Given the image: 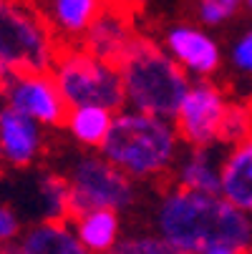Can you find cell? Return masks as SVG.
<instances>
[{
  "label": "cell",
  "mask_w": 252,
  "mask_h": 254,
  "mask_svg": "<svg viewBox=\"0 0 252 254\" xmlns=\"http://www.w3.org/2000/svg\"><path fill=\"white\" fill-rule=\"evenodd\" d=\"M18 237H20L18 216L10 206H3L0 209V239H3V244H10V239H18Z\"/></svg>",
  "instance_id": "obj_22"
},
{
  "label": "cell",
  "mask_w": 252,
  "mask_h": 254,
  "mask_svg": "<svg viewBox=\"0 0 252 254\" xmlns=\"http://www.w3.org/2000/svg\"><path fill=\"white\" fill-rule=\"evenodd\" d=\"M134 41V3L131 0H106L101 15L84 35L81 46L96 58L116 65Z\"/></svg>",
  "instance_id": "obj_9"
},
{
  "label": "cell",
  "mask_w": 252,
  "mask_h": 254,
  "mask_svg": "<svg viewBox=\"0 0 252 254\" xmlns=\"http://www.w3.org/2000/svg\"><path fill=\"white\" fill-rule=\"evenodd\" d=\"M114 111L101 106H81V108H71L66 128L74 133L76 141H81L84 146H103L106 136H109L114 126Z\"/></svg>",
  "instance_id": "obj_17"
},
{
  "label": "cell",
  "mask_w": 252,
  "mask_h": 254,
  "mask_svg": "<svg viewBox=\"0 0 252 254\" xmlns=\"http://www.w3.org/2000/svg\"><path fill=\"white\" fill-rule=\"evenodd\" d=\"M41 201L46 211V222L71 224V184L63 176L46 174L41 179Z\"/></svg>",
  "instance_id": "obj_18"
},
{
  "label": "cell",
  "mask_w": 252,
  "mask_h": 254,
  "mask_svg": "<svg viewBox=\"0 0 252 254\" xmlns=\"http://www.w3.org/2000/svg\"><path fill=\"white\" fill-rule=\"evenodd\" d=\"M247 252H250V254H252V247H250V249H247Z\"/></svg>",
  "instance_id": "obj_28"
},
{
  "label": "cell",
  "mask_w": 252,
  "mask_h": 254,
  "mask_svg": "<svg viewBox=\"0 0 252 254\" xmlns=\"http://www.w3.org/2000/svg\"><path fill=\"white\" fill-rule=\"evenodd\" d=\"M63 48L56 28L35 0H3L0 5V73H51Z\"/></svg>",
  "instance_id": "obj_4"
},
{
  "label": "cell",
  "mask_w": 252,
  "mask_h": 254,
  "mask_svg": "<svg viewBox=\"0 0 252 254\" xmlns=\"http://www.w3.org/2000/svg\"><path fill=\"white\" fill-rule=\"evenodd\" d=\"M247 5H250V10H252V0H247Z\"/></svg>",
  "instance_id": "obj_27"
},
{
  "label": "cell",
  "mask_w": 252,
  "mask_h": 254,
  "mask_svg": "<svg viewBox=\"0 0 252 254\" xmlns=\"http://www.w3.org/2000/svg\"><path fill=\"white\" fill-rule=\"evenodd\" d=\"M126 101L134 111L159 116V119H176L192 83L187 70L179 65L169 51L159 48L154 41L136 35V41L116 63Z\"/></svg>",
  "instance_id": "obj_2"
},
{
  "label": "cell",
  "mask_w": 252,
  "mask_h": 254,
  "mask_svg": "<svg viewBox=\"0 0 252 254\" xmlns=\"http://www.w3.org/2000/svg\"><path fill=\"white\" fill-rule=\"evenodd\" d=\"M252 136V114L245 106H230V114L222 128V141H235L242 143Z\"/></svg>",
  "instance_id": "obj_20"
},
{
  "label": "cell",
  "mask_w": 252,
  "mask_h": 254,
  "mask_svg": "<svg viewBox=\"0 0 252 254\" xmlns=\"http://www.w3.org/2000/svg\"><path fill=\"white\" fill-rule=\"evenodd\" d=\"M3 254H91L68 222H41L18 237L15 244H5Z\"/></svg>",
  "instance_id": "obj_12"
},
{
  "label": "cell",
  "mask_w": 252,
  "mask_h": 254,
  "mask_svg": "<svg viewBox=\"0 0 252 254\" xmlns=\"http://www.w3.org/2000/svg\"><path fill=\"white\" fill-rule=\"evenodd\" d=\"M81 244L91 254H111L119 244V214L111 209L88 211L74 222Z\"/></svg>",
  "instance_id": "obj_15"
},
{
  "label": "cell",
  "mask_w": 252,
  "mask_h": 254,
  "mask_svg": "<svg viewBox=\"0 0 252 254\" xmlns=\"http://www.w3.org/2000/svg\"><path fill=\"white\" fill-rule=\"evenodd\" d=\"M111 254H184L162 237H129L114 247Z\"/></svg>",
  "instance_id": "obj_19"
},
{
  "label": "cell",
  "mask_w": 252,
  "mask_h": 254,
  "mask_svg": "<svg viewBox=\"0 0 252 254\" xmlns=\"http://www.w3.org/2000/svg\"><path fill=\"white\" fill-rule=\"evenodd\" d=\"M232 63L242 70V73L252 76V30L245 33L242 38L232 48Z\"/></svg>",
  "instance_id": "obj_21"
},
{
  "label": "cell",
  "mask_w": 252,
  "mask_h": 254,
  "mask_svg": "<svg viewBox=\"0 0 252 254\" xmlns=\"http://www.w3.org/2000/svg\"><path fill=\"white\" fill-rule=\"evenodd\" d=\"M179 189L222 196V169H217L207 149H194L179 169Z\"/></svg>",
  "instance_id": "obj_16"
},
{
  "label": "cell",
  "mask_w": 252,
  "mask_h": 254,
  "mask_svg": "<svg viewBox=\"0 0 252 254\" xmlns=\"http://www.w3.org/2000/svg\"><path fill=\"white\" fill-rule=\"evenodd\" d=\"M222 196L242 211H252V136L222 161Z\"/></svg>",
  "instance_id": "obj_14"
},
{
  "label": "cell",
  "mask_w": 252,
  "mask_h": 254,
  "mask_svg": "<svg viewBox=\"0 0 252 254\" xmlns=\"http://www.w3.org/2000/svg\"><path fill=\"white\" fill-rule=\"evenodd\" d=\"M179 131L174 124L141 111H119L101 156L131 179H159L176 156Z\"/></svg>",
  "instance_id": "obj_3"
},
{
  "label": "cell",
  "mask_w": 252,
  "mask_h": 254,
  "mask_svg": "<svg viewBox=\"0 0 252 254\" xmlns=\"http://www.w3.org/2000/svg\"><path fill=\"white\" fill-rule=\"evenodd\" d=\"M159 237L184 254H202L212 247H252V219L225 196L174 189L157 211Z\"/></svg>",
  "instance_id": "obj_1"
},
{
  "label": "cell",
  "mask_w": 252,
  "mask_h": 254,
  "mask_svg": "<svg viewBox=\"0 0 252 254\" xmlns=\"http://www.w3.org/2000/svg\"><path fill=\"white\" fill-rule=\"evenodd\" d=\"M3 93L8 108L33 119L43 126H66L71 108L53 78V73L38 76H3Z\"/></svg>",
  "instance_id": "obj_8"
},
{
  "label": "cell",
  "mask_w": 252,
  "mask_h": 254,
  "mask_svg": "<svg viewBox=\"0 0 252 254\" xmlns=\"http://www.w3.org/2000/svg\"><path fill=\"white\" fill-rule=\"evenodd\" d=\"M71 224L98 209H126L134 204V181L103 156L81 159L71 171Z\"/></svg>",
  "instance_id": "obj_6"
},
{
  "label": "cell",
  "mask_w": 252,
  "mask_h": 254,
  "mask_svg": "<svg viewBox=\"0 0 252 254\" xmlns=\"http://www.w3.org/2000/svg\"><path fill=\"white\" fill-rule=\"evenodd\" d=\"M202 254H250L247 249H237V247H212Z\"/></svg>",
  "instance_id": "obj_24"
},
{
  "label": "cell",
  "mask_w": 252,
  "mask_h": 254,
  "mask_svg": "<svg viewBox=\"0 0 252 254\" xmlns=\"http://www.w3.org/2000/svg\"><path fill=\"white\" fill-rule=\"evenodd\" d=\"M53 78L68 103V108L101 106L119 111L126 103V91L119 68L109 61H101L84 46H63L58 51Z\"/></svg>",
  "instance_id": "obj_5"
},
{
  "label": "cell",
  "mask_w": 252,
  "mask_h": 254,
  "mask_svg": "<svg viewBox=\"0 0 252 254\" xmlns=\"http://www.w3.org/2000/svg\"><path fill=\"white\" fill-rule=\"evenodd\" d=\"M199 18H202L204 23H209V25H217V23L227 20L230 13H227L222 5L212 3V0H199Z\"/></svg>",
  "instance_id": "obj_23"
},
{
  "label": "cell",
  "mask_w": 252,
  "mask_h": 254,
  "mask_svg": "<svg viewBox=\"0 0 252 254\" xmlns=\"http://www.w3.org/2000/svg\"><path fill=\"white\" fill-rule=\"evenodd\" d=\"M212 3H217V5H222V8H225V10H227V13L232 15V13L237 10V5L242 3V0H212Z\"/></svg>",
  "instance_id": "obj_25"
},
{
  "label": "cell",
  "mask_w": 252,
  "mask_h": 254,
  "mask_svg": "<svg viewBox=\"0 0 252 254\" xmlns=\"http://www.w3.org/2000/svg\"><path fill=\"white\" fill-rule=\"evenodd\" d=\"M41 149L43 136L38 124L5 106L0 114V151H3V159L10 166L23 169L38 159Z\"/></svg>",
  "instance_id": "obj_11"
},
{
  "label": "cell",
  "mask_w": 252,
  "mask_h": 254,
  "mask_svg": "<svg viewBox=\"0 0 252 254\" xmlns=\"http://www.w3.org/2000/svg\"><path fill=\"white\" fill-rule=\"evenodd\" d=\"M131 3H134V5H141V3H147V0H131Z\"/></svg>",
  "instance_id": "obj_26"
},
{
  "label": "cell",
  "mask_w": 252,
  "mask_h": 254,
  "mask_svg": "<svg viewBox=\"0 0 252 254\" xmlns=\"http://www.w3.org/2000/svg\"><path fill=\"white\" fill-rule=\"evenodd\" d=\"M106 0H51L48 20L56 28L63 46H74V41H84L96 18L101 15Z\"/></svg>",
  "instance_id": "obj_13"
},
{
  "label": "cell",
  "mask_w": 252,
  "mask_h": 254,
  "mask_svg": "<svg viewBox=\"0 0 252 254\" xmlns=\"http://www.w3.org/2000/svg\"><path fill=\"white\" fill-rule=\"evenodd\" d=\"M230 114V103L217 83L197 81L192 83L182 108L174 119V126L187 143L194 149H207L212 141L222 138V128Z\"/></svg>",
  "instance_id": "obj_7"
},
{
  "label": "cell",
  "mask_w": 252,
  "mask_h": 254,
  "mask_svg": "<svg viewBox=\"0 0 252 254\" xmlns=\"http://www.w3.org/2000/svg\"><path fill=\"white\" fill-rule=\"evenodd\" d=\"M167 51L184 70L197 76H209L220 68V46L192 25L171 28L167 33Z\"/></svg>",
  "instance_id": "obj_10"
}]
</instances>
